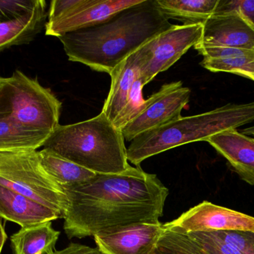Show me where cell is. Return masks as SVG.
Listing matches in <instances>:
<instances>
[{"label": "cell", "instance_id": "obj_20", "mask_svg": "<svg viewBox=\"0 0 254 254\" xmlns=\"http://www.w3.org/2000/svg\"><path fill=\"white\" fill-rule=\"evenodd\" d=\"M219 0H155L157 7L167 19L184 24L203 22L214 13Z\"/></svg>", "mask_w": 254, "mask_h": 254}, {"label": "cell", "instance_id": "obj_17", "mask_svg": "<svg viewBox=\"0 0 254 254\" xmlns=\"http://www.w3.org/2000/svg\"><path fill=\"white\" fill-rule=\"evenodd\" d=\"M47 16L46 1L39 0L31 11L0 23V51L32 41L46 26Z\"/></svg>", "mask_w": 254, "mask_h": 254}, {"label": "cell", "instance_id": "obj_26", "mask_svg": "<svg viewBox=\"0 0 254 254\" xmlns=\"http://www.w3.org/2000/svg\"><path fill=\"white\" fill-rule=\"evenodd\" d=\"M228 10L239 12L254 25V0H219L215 12Z\"/></svg>", "mask_w": 254, "mask_h": 254}, {"label": "cell", "instance_id": "obj_31", "mask_svg": "<svg viewBox=\"0 0 254 254\" xmlns=\"http://www.w3.org/2000/svg\"><path fill=\"white\" fill-rule=\"evenodd\" d=\"M152 254H162L161 253V252H159V251L158 250V249H155V250L153 252H152Z\"/></svg>", "mask_w": 254, "mask_h": 254}, {"label": "cell", "instance_id": "obj_5", "mask_svg": "<svg viewBox=\"0 0 254 254\" xmlns=\"http://www.w3.org/2000/svg\"><path fill=\"white\" fill-rule=\"evenodd\" d=\"M61 107L50 89L19 70L0 88V115L36 134L50 137L60 125Z\"/></svg>", "mask_w": 254, "mask_h": 254}, {"label": "cell", "instance_id": "obj_1", "mask_svg": "<svg viewBox=\"0 0 254 254\" xmlns=\"http://www.w3.org/2000/svg\"><path fill=\"white\" fill-rule=\"evenodd\" d=\"M63 189L67 198L64 229L69 239L94 237L119 225L159 223L169 195L155 174L131 166Z\"/></svg>", "mask_w": 254, "mask_h": 254}, {"label": "cell", "instance_id": "obj_32", "mask_svg": "<svg viewBox=\"0 0 254 254\" xmlns=\"http://www.w3.org/2000/svg\"><path fill=\"white\" fill-rule=\"evenodd\" d=\"M253 136H254V135H253Z\"/></svg>", "mask_w": 254, "mask_h": 254}, {"label": "cell", "instance_id": "obj_11", "mask_svg": "<svg viewBox=\"0 0 254 254\" xmlns=\"http://www.w3.org/2000/svg\"><path fill=\"white\" fill-rule=\"evenodd\" d=\"M142 0H78L62 16L46 23V34L58 37L98 25Z\"/></svg>", "mask_w": 254, "mask_h": 254}, {"label": "cell", "instance_id": "obj_13", "mask_svg": "<svg viewBox=\"0 0 254 254\" xmlns=\"http://www.w3.org/2000/svg\"><path fill=\"white\" fill-rule=\"evenodd\" d=\"M206 142L227 160L243 181L254 186V137L232 129L216 134Z\"/></svg>", "mask_w": 254, "mask_h": 254}, {"label": "cell", "instance_id": "obj_2", "mask_svg": "<svg viewBox=\"0 0 254 254\" xmlns=\"http://www.w3.org/2000/svg\"><path fill=\"white\" fill-rule=\"evenodd\" d=\"M172 25L155 0H142L98 25L59 39L70 61L110 76L131 54Z\"/></svg>", "mask_w": 254, "mask_h": 254}, {"label": "cell", "instance_id": "obj_21", "mask_svg": "<svg viewBox=\"0 0 254 254\" xmlns=\"http://www.w3.org/2000/svg\"><path fill=\"white\" fill-rule=\"evenodd\" d=\"M48 138L28 131L7 116L0 115V152L37 150L43 146Z\"/></svg>", "mask_w": 254, "mask_h": 254}, {"label": "cell", "instance_id": "obj_30", "mask_svg": "<svg viewBox=\"0 0 254 254\" xmlns=\"http://www.w3.org/2000/svg\"><path fill=\"white\" fill-rule=\"evenodd\" d=\"M6 79H7V78L1 77V76H0V88L2 86L3 84L5 82Z\"/></svg>", "mask_w": 254, "mask_h": 254}, {"label": "cell", "instance_id": "obj_10", "mask_svg": "<svg viewBox=\"0 0 254 254\" xmlns=\"http://www.w3.org/2000/svg\"><path fill=\"white\" fill-rule=\"evenodd\" d=\"M164 231L161 222L134 223L102 230L94 238L104 254H152Z\"/></svg>", "mask_w": 254, "mask_h": 254}, {"label": "cell", "instance_id": "obj_27", "mask_svg": "<svg viewBox=\"0 0 254 254\" xmlns=\"http://www.w3.org/2000/svg\"><path fill=\"white\" fill-rule=\"evenodd\" d=\"M51 254H104L98 248H91L77 243H70L65 249Z\"/></svg>", "mask_w": 254, "mask_h": 254}, {"label": "cell", "instance_id": "obj_18", "mask_svg": "<svg viewBox=\"0 0 254 254\" xmlns=\"http://www.w3.org/2000/svg\"><path fill=\"white\" fill-rule=\"evenodd\" d=\"M61 233L52 228V222L23 227L10 237L14 254H51Z\"/></svg>", "mask_w": 254, "mask_h": 254}, {"label": "cell", "instance_id": "obj_12", "mask_svg": "<svg viewBox=\"0 0 254 254\" xmlns=\"http://www.w3.org/2000/svg\"><path fill=\"white\" fill-rule=\"evenodd\" d=\"M201 40L194 46L254 49V25L236 10L215 12L202 22Z\"/></svg>", "mask_w": 254, "mask_h": 254}, {"label": "cell", "instance_id": "obj_24", "mask_svg": "<svg viewBox=\"0 0 254 254\" xmlns=\"http://www.w3.org/2000/svg\"><path fill=\"white\" fill-rule=\"evenodd\" d=\"M215 233L242 254H254V231H228Z\"/></svg>", "mask_w": 254, "mask_h": 254}, {"label": "cell", "instance_id": "obj_16", "mask_svg": "<svg viewBox=\"0 0 254 254\" xmlns=\"http://www.w3.org/2000/svg\"><path fill=\"white\" fill-rule=\"evenodd\" d=\"M137 51L110 75L111 88L101 112L114 125L125 110L134 82L140 76V62Z\"/></svg>", "mask_w": 254, "mask_h": 254}, {"label": "cell", "instance_id": "obj_15", "mask_svg": "<svg viewBox=\"0 0 254 254\" xmlns=\"http://www.w3.org/2000/svg\"><path fill=\"white\" fill-rule=\"evenodd\" d=\"M203 60L200 64L213 73H228L254 82V49L203 47L195 49Z\"/></svg>", "mask_w": 254, "mask_h": 254}, {"label": "cell", "instance_id": "obj_19", "mask_svg": "<svg viewBox=\"0 0 254 254\" xmlns=\"http://www.w3.org/2000/svg\"><path fill=\"white\" fill-rule=\"evenodd\" d=\"M38 155L42 167L62 189L81 184L97 174L63 158L51 149L44 148L38 152Z\"/></svg>", "mask_w": 254, "mask_h": 254}, {"label": "cell", "instance_id": "obj_29", "mask_svg": "<svg viewBox=\"0 0 254 254\" xmlns=\"http://www.w3.org/2000/svg\"><path fill=\"white\" fill-rule=\"evenodd\" d=\"M242 133L245 135L253 136L254 134V125L252 127H249V128H245L242 131Z\"/></svg>", "mask_w": 254, "mask_h": 254}, {"label": "cell", "instance_id": "obj_7", "mask_svg": "<svg viewBox=\"0 0 254 254\" xmlns=\"http://www.w3.org/2000/svg\"><path fill=\"white\" fill-rule=\"evenodd\" d=\"M202 32V22L173 25L142 46L137 52L143 86L194 47L201 40Z\"/></svg>", "mask_w": 254, "mask_h": 254}, {"label": "cell", "instance_id": "obj_22", "mask_svg": "<svg viewBox=\"0 0 254 254\" xmlns=\"http://www.w3.org/2000/svg\"><path fill=\"white\" fill-rule=\"evenodd\" d=\"M156 249L162 254H210L188 234L167 229H164Z\"/></svg>", "mask_w": 254, "mask_h": 254}, {"label": "cell", "instance_id": "obj_23", "mask_svg": "<svg viewBox=\"0 0 254 254\" xmlns=\"http://www.w3.org/2000/svg\"><path fill=\"white\" fill-rule=\"evenodd\" d=\"M187 234L208 254H242L215 232H193Z\"/></svg>", "mask_w": 254, "mask_h": 254}, {"label": "cell", "instance_id": "obj_28", "mask_svg": "<svg viewBox=\"0 0 254 254\" xmlns=\"http://www.w3.org/2000/svg\"><path fill=\"white\" fill-rule=\"evenodd\" d=\"M7 240V234L4 230V225H2V219L0 218V254L2 250L3 246Z\"/></svg>", "mask_w": 254, "mask_h": 254}, {"label": "cell", "instance_id": "obj_14", "mask_svg": "<svg viewBox=\"0 0 254 254\" xmlns=\"http://www.w3.org/2000/svg\"><path fill=\"white\" fill-rule=\"evenodd\" d=\"M0 218L21 228L52 222L61 216L51 209L0 184Z\"/></svg>", "mask_w": 254, "mask_h": 254}, {"label": "cell", "instance_id": "obj_8", "mask_svg": "<svg viewBox=\"0 0 254 254\" xmlns=\"http://www.w3.org/2000/svg\"><path fill=\"white\" fill-rule=\"evenodd\" d=\"M191 90L182 82L161 86L158 92L145 100L135 116L122 129L124 137L132 141L146 131L156 129L182 117V111L189 103Z\"/></svg>", "mask_w": 254, "mask_h": 254}, {"label": "cell", "instance_id": "obj_9", "mask_svg": "<svg viewBox=\"0 0 254 254\" xmlns=\"http://www.w3.org/2000/svg\"><path fill=\"white\" fill-rule=\"evenodd\" d=\"M164 229L182 234L219 231H254V217L204 201L179 218L164 225Z\"/></svg>", "mask_w": 254, "mask_h": 254}, {"label": "cell", "instance_id": "obj_6", "mask_svg": "<svg viewBox=\"0 0 254 254\" xmlns=\"http://www.w3.org/2000/svg\"><path fill=\"white\" fill-rule=\"evenodd\" d=\"M0 184L54 210L64 219L66 195L42 167L37 150L0 152Z\"/></svg>", "mask_w": 254, "mask_h": 254}, {"label": "cell", "instance_id": "obj_3", "mask_svg": "<svg viewBox=\"0 0 254 254\" xmlns=\"http://www.w3.org/2000/svg\"><path fill=\"white\" fill-rule=\"evenodd\" d=\"M43 147L96 174H119L130 167L123 133L103 112L83 122L60 125Z\"/></svg>", "mask_w": 254, "mask_h": 254}, {"label": "cell", "instance_id": "obj_4", "mask_svg": "<svg viewBox=\"0 0 254 254\" xmlns=\"http://www.w3.org/2000/svg\"><path fill=\"white\" fill-rule=\"evenodd\" d=\"M254 121V101L228 104L206 113L182 116L135 137L127 148V160L140 167L150 157L188 143L206 141L216 134L237 129Z\"/></svg>", "mask_w": 254, "mask_h": 254}, {"label": "cell", "instance_id": "obj_25", "mask_svg": "<svg viewBox=\"0 0 254 254\" xmlns=\"http://www.w3.org/2000/svg\"><path fill=\"white\" fill-rule=\"evenodd\" d=\"M39 0H0V23L20 17L35 7Z\"/></svg>", "mask_w": 254, "mask_h": 254}]
</instances>
